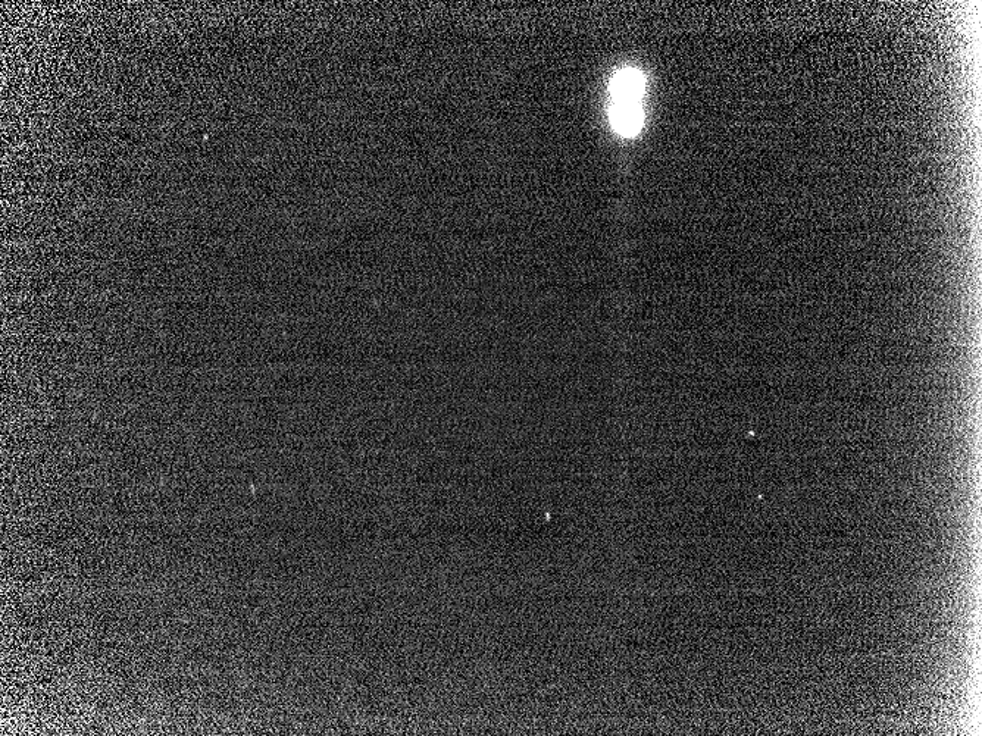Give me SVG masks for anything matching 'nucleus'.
<instances>
[{
    "mask_svg": "<svg viewBox=\"0 0 982 736\" xmlns=\"http://www.w3.org/2000/svg\"><path fill=\"white\" fill-rule=\"evenodd\" d=\"M609 115H611L612 127L619 136H636L643 127V97L611 95Z\"/></svg>",
    "mask_w": 982,
    "mask_h": 736,
    "instance_id": "nucleus-1",
    "label": "nucleus"
}]
</instances>
